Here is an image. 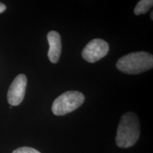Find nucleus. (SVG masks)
I'll use <instances>...</instances> for the list:
<instances>
[{"label": "nucleus", "instance_id": "obj_1", "mask_svg": "<svg viewBox=\"0 0 153 153\" xmlns=\"http://www.w3.org/2000/svg\"><path fill=\"white\" fill-rule=\"evenodd\" d=\"M140 123L136 114L127 112L122 116L118 124L116 143L118 147L127 148L133 146L140 137Z\"/></svg>", "mask_w": 153, "mask_h": 153}, {"label": "nucleus", "instance_id": "obj_2", "mask_svg": "<svg viewBox=\"0 0 153 153\" xmlns=\"http://www.w3.org/2000/svg\"><path fill=\"white\" fill-rule=\"evenodd\" d=\"M153 67L152 55L147 52L131 53L120 57L116 62L119 71L128 74L143 73Z\"/></svg>", "mask_w": 153, "mask_h": 153}, {"label": "nucleus", "instance_id": "obj_3", "mask_svg": "<svg viewBox=\"0 0 153 153\" xmlns=\"http://www.w3.org/2000/svg\"><path fill=\"white\" fill-rule=\"evenodd\" d=\"M85 99V96L79 91H67L59 96L54 101L52 105V111L55 116H64L79 108Z\"/></svg>", "mask_w": 153, "mask_h": 153}, {"label": "nucleus", "instance_id": "obj_4", "mask_svg": "<svg viewBox=\"0 0 153 153\" xmlns=\"http://www.w3.org/2000/svg\"><path fill=\"white\" fill-rule=\"evenodd\" d=\"M109 51V45L106 41L95 38L89 42L82 52V56L87 62L94 63L106 56Z\"/></svg>", "mask_w": 153, "mask_h": 153}, {"label": "nucleus", "instance_id": "obj_5", "mask_svg": "<svg viewBox=\"0 0 153 153\" xmlns=\"http://www.w3.org/2000/svg\"><path fill=\"white\" fill-rule=\"evenodd\" d=\"M26 85L27 78L25 74H21L16 76L7 93V101L11 106H18L24 100Z\"/></svg>", "mask_w": 153, "mask_h": 153}, {"label": "nucleus", "instance_id": "obj_6", "mask_svg": "<svg viewBox=\"0 0 153 153\" xmlns=\"http://www.w3.org/2000/svg\"><path fill=\"white\" fill-rule=\"evenodd\" d=\"M47 39L49 43V51L48 53L50 61L52 63H57L60 59L62 43L60 35L55 30H51L47 35Z\"/></svg>", "mask_w": 153, "mask_h": 153}, {"label": "nucleus", "instance_id": "obj_7", "mask_svg": "<svg viewBox=\"0 0 153 153\" xmlns=\"http://www.w3.org/2000/svg\"><path fill=\"white\" fill-rule=\"evenodd\" d=\"M153 5V1L152 0H141L137 4L136 7L134 9V13L135 15H140L145 14L150 11Z\"/></svg>", "mask_w": 153, "mask_h": 153}, {"label": "nucleus", "instance_id": "obj_8", "mask_svg": "<svg viewBox=\"0 0 153 153\" xmlns=\"http://www.w3.org/2000/svg\"><path fill=\"white\" fill-rule=\"evenodd\" d=\"M12 153H41L36 149L30 147H22L13 151Z\"/></svg>", "mask_w": 153, "mask_h": 153}, {"label": "nucleus", "instance_id": "obj_9", "mask_svg": "<svg viewBox=\"0 0 153 153\" xmlns=\"http://www.w3.org/2000/svg\"><path fill=\"white\" fill-rule=\"evenodd\" d=\"M6 9H7L6 5L4 4L3 3L0 2V14H1V13H3L4 11L6 10Z\"/></svg>", "mask_w": 153, "mask_h": 153}, {"label": "nucleus", "instance_id": "obj_10", "mask_svg": "<svg viewBox=\"0 0 153 153\" xmlns=\"http://www.w3.org/2000/svg\"><path fill=\"white\" fill-rule=\"evenodd\" d=\"M153 12H151V19H152H152H153Z\"/></svg>", "mask_w": 153, "mask_h": 153}]
</instances>
